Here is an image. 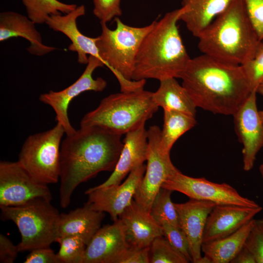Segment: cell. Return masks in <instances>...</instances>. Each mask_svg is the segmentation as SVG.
Wrapping results in <instances>:
<instances>
[{
	"label": "cell",
	"mask_w": 263,
	"mask_h": 263,
	"mask_svg": "<svg viewBox=\"0 0 263 263\" xmlns=\"http://www.w3.org/2000/svg\"><path fill=\"white\" fill-rule=\"evenodd\" d=\"M121 136L99 127L67 135L60 152L59 204L67 208L75 188L101 171H113L123 146Z\"/></svg>",
	"instance_id": "6da1fadb"
},
{
	"label": "cell",
	"mask_w": 263,
	"mask_h": 263,
	"mask_svg": "<svg viewBox=\"0 0 263 263\" xmlns=\"http://www.w3.org/2000/svg\"><path fill=\"white\" fill-rule=\"evenodd\" d=\"M180 78L196 107L215 114L233 115L252 92L241 65L203 54Z\"/></svg>",
	"instance_id": "7a4b0ae2"
},
{
	"label": "cell",
	"mask_w": 263,
	"mask_h": 263,
	"mask_svg": "<svg viewBox=\"0 0 263 263\" xmlns=\"http://www.w3.org/2000/svg\"><path fill=\"white\" fill-rule=\"evenodd\" d=\"M183 11L181 7L154 20L138 50L132 80L180 78L191 59L177 26Z\"/></svg>",
	"instance_id": "3957f363"
},
{
	"label": "cell",
	"mask_w": 263,
	"mask_h": 263,
	"mask_svg": "<svg viewBox=\"0 0 263 263\" xmlns=\"http://www.w3.org/2000/svg\"><path fill=\"white\" fill-rule=\"evenodd\" d=\"M198 38L203 54L238 65L252 58L263 41L243 0H233Z\"/></svg>",
	"instance_id": "277c9868"
},
{
	"label": "cell",
	"mask_w": 263,
	"mask_h": 263,
	"mask_svg": "<svg viewBox=\"0 0 263 263\" xmlns=\"http://www.w3.org/2000/svg\"><path fill=\"white\" fill-rule=\"evenodd\" d=\"M153 92L144 88L111 94L87 113L80 128L96 127L122 136L145 125L158 111Z\"/></svg>",
	"instance_id": "5b68a950"
},
{
	"label": "cell",
	"mask_w": 263,
	"mask_h": 263,
	"mask_svg": "<svg viewBox=\"0 0 263 263\" xmlns=\"http://www.w3.org/2000/svg\"><path fill=\"white\" fill-rule=\"evenodd\" d=\"M116 27L111 30L100 22L102 32L96 45L101 59L119 81L121 91L144 88L146 80H132L136 54L145 36L153 27L154 21L141 27L129 26L119 17L114 19Z\"/></svg>",
	"instance_id": "8992f818"
},
{
	"label": "cell",
	"mask_w": 263,
	"mask_h": 263,
	"mask_svg": "<svg viewBox=\"0 0 263 263\" xmlns=\"http://www.w3.org/2000/svg\"><path fill=\"white\" fill-rule=\"evenodd\" d=\"M0 208L2 218L13 222L19 229V252L50 247L57 242L60 214L51 201L36 198L22 205Z\"/></svg>",
	"instance_id": "52a82bcc"
},
{
	"label": "cell",
	"mask_w": 263,
	"mask_h": 263,
	"mask_svg": "<svg viewBox=\"0 0 263 263\" xmlns=\"http://www.w3.org/2000/svg\"><path fill=\"white\" fill-rule=\"evenodd\" d=\"M65 133L59 123L45 132L29 135L18 162L36 182L48 185L59 180L61 139Z\"/></svg>",
	"instance_id": "ba28073f"
},
{
	"label": "cell",
	"mask_w": 263,
	"mask_h": 263,
	"mask_svg": "<svg viewBox=\"0 0 263 263\" xmlns=\"http://www.w3.org/2000/svg\"><path fill=\"white\" fill-rule=\"evenodd\" d=\"M147 131L148 148L146 169L133 199L141 207L150 212L153 200L163 183L179 170L171 161L170 152L165 150L161 146L160 128L153 125Z\"/></svg>",
	"instance_id": "9c48e42d"
},
{
	"label": "cell",
	"mask_w": 263,
	"mask_h": 263,
	"mask_svg": "<svg viewBox=\"0 0 263 263\" xmlns=\"http://www.w3.org/2000/svg\"><path fill=\"white\" fill-rule=\"evenodd\" d=\"M161 188L180 192L190 199L210 201L216 205L250 207L260 206L253 200L242 196L235 188L226 183H216L204 178L189 177L179 170L168 177Z\"/></svg>",
	"instance_id": "30bf717a"
},
{
	"label": "cell",
	"mask_w": 263,
	"mask_h": 263,
	"mask_svg": "<svg viewBox=\"0 0 263 263\" xmlns=\"http://www.w3.org/2000/svg\"><path fill=\"white\" fill-rule=\"evenodd\" d=\"M104 64L98 58L89 56L86 67L80 76L69 87L60 91H50L40 95L39 100L49 105L56 114V123L63 127L66 135L73 134L75 130L71 125L68 114L71 101L86 91L102 92L107 86V82L102 77L93 78L94 71Z\"/></svg>",
	"instance_id": "8fae6325"
},
{
	"label": "cell",
	"mask_w": 263,
	"mask_h": 263,
	"mask_svg": "<svg viewBox=\"0 0 263 263\" xmlns=\"http://www.w3.org/2000/svg\"><path fill=\"white\" fill-rule=\"evenodd\" d=\"M36 198L51 201L48 185L35 182L18 161H0V207L18 206Z\"/></svg>",
	"instance_id": "7c38bea8"
},
{
	"label": "cell",
	"mask_w": 263,
	"mask_h": 263,
	"mask_svg": "<svg viewBox=\"0 0 263 263\" xmlns=\"http://www.w3.org/2000/svg\"><path fill=\"white\" fill-rule=\"evenodd\" d=\"M257 93L253 91L233 115L235 129L243 144V169L248 171L263 147V123L257 106Z\"/></svg>",
	"instance_id": "4fadbf2b"
},
{
	"label": "cell",
	"mask_w": 263,
	"mask_h": 263,
	"mask_svg": "<svg viewBox=\"0 0 263 263\" xmlns=\"http://www.w3.org/2000/svg\"><path fill=\"white\" fill-rule=\"evenodd\" d=\"M146 169L145 164L137 167L130 172L122 184L90 188L85 192L88 195L87 203L96 210L108 213L113 221L117 220L133 200Z\"/></svg>",
	"instance_id": "5bb4252c"
},
{
	"label": "cell",
	"mask_w": 263,
	"mask_h": 263,
	"mask_svg": "<svg viewBox=\"0 0 263 263\" xmlns=\"http://www.w3.org/2000/svg\"><path fill=\"white\" fill-rule=\"evenodd\" d=\"M180 227L188 240L192 262L204 263L201 256L203 236L207 218L214 203L190 199L184 203H174Z\"/></svg>",
	"instance_id": "9a60e30c"
},
{
	"label": "cell",
	"mask_w": 263,
	"mask_h": 263,
	"mask_svg": "<svg viewBox=\"0 0 263 263\" xmlns=\"http://www.w3.org/2000/svg\"><path fill=\"white\" fill-rule=\"evenodd\" d=\"M129 245L124 227L118 218L96 232L87 244L82 263H115Z\"/></svg>",
	"instance_id": "2e32d148"
},
{
	"label": "cell",
	"mask_w": 263,
	"mask_h": 263,
	"mask_svg": "<svg viewBox=\"0 0 263 263\" xmlns=\"http://www.w3.org/2000/svg\"><path fill=\"white\" fill-rule=\"evenodd\" d=\"M262 207H250L216 205L209 214L206 223L203 243L226 237L240 228L262 210Z\"/></svg>",
	"instance_id": "e0dca14e"
},
{
	"label": "cell",
	"mask_w": 263,
	"mask_h": 263,
	"mask_svg": "<svg viewBox=\"0 0 263 263\" xmlns=\"http://www.w3.org/2000/svg\"><path fill=\"white\" fill-rule=\"evenodd\" d=\"M85 14V6L81 5L64 15L50 16L45 22L50 28L62 33L70 39L72 43L68 49L77 53V61L81 64H87L88 55L95 56L102 61L96 45L97 37H87L81 33L77 28V19Z\"/></svg>",
	"instance_id": "ac0fdd59"
},
{
	"label": "cell",
	"mask_w": 263,
	"mask_h": 263,
	"mask_svg": "<svg viewBox=\"0 0 263 263\" xmlns=\"http://www.w3.org/2000/svg\"><path fill=\"white\" fill-rule=\"evenodd\" d=\"M123 143L120 157L112 173L104 182L94 188L121 184L128 174L147 160L148 139L145 125L125 134Z\"/></svg>",
	"instance_id": "d6986e66"
},
{
	"label": "cell",
	"mask_w": 263,
	"mask_h": 263,
	"mask_svg": "<svg viewBox=\"0 0 263 263\" xmlns=\"http://www.w3.org/2000/svg\"><path fill=\"white\" fill-rule=\"evenodd\" d=\"M119 219L123 225L126 240L130 245L150 246L156 237L163 235L161 225L150 212L134 200L125 209Z\"/></svg>",
	"instance_id": "ffe728a7"
},
{
	"label": "cell",
	"mask_w": 263,
	"mask_h": 263,
	"mask_svg": "<svg viewBox=\"0 0 263 263\" xmlns=\"http://www.w3.org/2000/svg\"><path fill=\"white\" fill-rule=\"evenodd\" d=\"M17 37L23 38L30 42L27 50L32 55L41 56L56 49L43 44L40 33L29 18L13 11L0 13V41Z\"/></svg>",
	"instance_id": "44dd1931"
},
{
	"label": "cell",
	"mask_w": 263,
	"mask_h": 263,
	"mask_svg": "<svg viewBox=\"0 0 263 263\" xmlns=\"http://www.w3.org/2000/svg\"><path fill=\"white\" fill-rule=\"evenodd\" d=\"M104 216L103 212L93 209L87 203L82 207L67 213H61L59 223V237L77 236L87 244L101 227Z\"/></svg>",
	"instance_id": "7402d4cb"
},
{
	"label": "cell",
	"mask_w": 263,
	"mask_h": 263,
	"mask_svg": "<svg viewBox=\"0 0 263 263\" xmlns=\"http://www.w3.org/2000/svg\"><path fill=\"white\" fill-rule=\"evenodd\" d=\"M233 0H182L183 11L179 20L198 38L210 23L224 12Z\"/></svg>",
	"instance_id": "603a6c76"
},
{
	"label": "cell",
	"mask_w": 263,
	"mask_h": 263,
	"mask_svg": "<svg viewBox=\"0 0 263 263\" xmlns=\"http://www.w3.org/2000/svg\"><path fill=\"white\" fill-rule=\"evenodd\" d=\"M254 223L252 219L226 237L203 243L201 250L207 263H230L244 247Z\"/></svg>",
	"instance_id": "cb8c5ba5"
},
{
	"label": "cell",
	"mask_w": 263,
	"mask_h": 263,
	"mask_svg": "<svg viewBox=\"0 0 263 263\" xmlns=\"http://www.w3.org/2000/svg\"><path fill=\"white\" fill-rule=\"evenodd\" d=\"M154 101L164 110H173L195 116L196 107L189 94L175 78L160 81V86L153 92Z\"/></svg>",
	"instance_id": "d4e9b609"
},
{
	"label": "cell",
	"mask_w": 263,
	"mask_h": 263,
	"mask_svg": "<svg viewBox=\"0 0 263 263\" xmlns=\"http://www.w3.org/2000/svg\"><path fill=\"white\" fill-rule=\"evenodd\" d=\"M195 116L173 110H164V123L160 133V143L167 151L185 132L193 128Z\"/></svg>",
	"instance_id": "484cf974"
},
{
	"label": "cell",
	"mask_w": 263,
	"mask_h": 263,
	"mask_svg": "<svg viewBox=\"0 0 263 263\" xmlns=\"http://www.w3.org/2000/svg\"><path fill=\"white\" fill-rule=\"evenodd\" d=\"M25 7L28 18L35 24L45 23L49 16L66 14L77 6L67 4L58 0H21Z\"/></svg>",
	"instance_id": "4316f807"
},
{
	"label": "cell",
	"mask_w": 263,
	"mask_h": 263,
	"mask_svg": "<svg viewBox=\"0 0 263 263\" xmlns=\"http://www.w3.org/2000/svg\"><path fill=\"white\" fill-rule=\"evenodd\" d=\"M172 192L161 188L153 200L150 212L159 224L164 220L180 227L178 213L171 199Z\"/></svg>",
	"instance_id": "83f0119b"
},
{
	"label": "cell",
	"mask_w": 263,
	"mask_h": 263,
	"mask_svg": "<svg viewBox=\"0 0 263 263\" xmlns=\"http://www.w3.org/2000/svg\"><path fill=\"white\" fill-rule=\"evenodd\" d=\"M150 263H188L189 261L163 235L151 243L150 250Z\"/></svg>",
	"instance_id": "f1b7e54d"
},
{
	"label": "cell",
	"mask_w": 263,
	"mask_h": 263,
	"mask_svg": "<svg viewBox=\"0 0 263 263\" xmlns=\"http://www.w3.org/2000/svg\"><path fill=\"white\" fill-rule=\"evenodd\" d=\"M59 249L56 253L60 263H82L87 244L80 237L66 235L58 238Z\"/></svg>",
	"instance_id": "f546056e"
},
{
	"label": "cell",
	"mask_w": 263,
	"mask_h": 263,
	"mask_svg": "<svg viewBox=\"0 0 263 263\" xmlns=\"http://www.w3.org/2000/svg\"><path fill=\"white\" fill-rule=\"evenodd\" d=\"M241 66L251 91L256 92L263 80V41L254 56Z\"/></svg>",
	"instance_id": "4dcf8cb0"
},
{
	"label": "cell",
	"mask_w": 263,
	"mask_h": 263,
	"mask_svg": "<svg viewBox=\"0 0 263 263\" xmlns=\"http://www.w3.org/2000/svg\"><path fill=\"white\" fill-rule=\"evenodd\" d=\"M160 225L162 228L163 236L189 262H192L188 240L182 228L164 220L162 221Z\"/></svg>",
	"instance_id": "1f68e13d"
},
{
	"label": "cell",
	"mask_w": 263,
	"mask_h": 263,
	"mask_svg": "<svg viewBox=\"0 0 263 263\" xmlns=\"http://www.w3.org/2000/svg\"><path fill=\"white\" fill-rule=\"evenodd\" d=\"M244 246L253 255L256 263H263V218L255 219Z\"/></svg>",
	"instance_id": "d6a6232c"
},
{
	"label": "cell",
	"mask_w": 263,
	"mask_h": 263,
	"mask_svg": "<svg viewBox=\"0 0 263 263\" xmlns=\"http://www.w3.org/2000/svg\"><path fill=\"white\" fill-rule=\"evenodd\" d=\"M94 5V15L100 22L107 24L113 18L122 15L121 0H93Z\"/></svg>",
	"instance_id": "836d02e7"
},
{
	"label": "cell",
	"mask_w": 263,
	"mask_h": 263,
	"mask_svg": "<svg viewBox=\"0 0 263 263\" xmlns=\"http://www.w3.org/2000/svg\"><path fill=\"white\" fill-rule=\"evenodd\" d=\"M150 246L140 247L129 245L115 263H150Z\"/></svg>",
	"instance_id": "e575fe53"
},
{
	"label": "cell",
	"mask_w": 263,
	"mask_h": 263,
	"mask_svg": "<svg viewBox=\"0 0 263 263\" xmlns=\"http://www.w3.org/2000/svg\"><path fill=\"white\" fill-rule=\"evenodd\" d=\"M249 17L263 40V0H243Z\"/></svg>",
	"instance_id": "d590c367"
},
{
	"label": "cell",
	"mask_w": 263,
	"mask_h": 263,
	"mask_svg": "<svg viewBox=\"0 0 263 263\" xmlns=\"http://www.w3.org/2000/svg\"><path fill=\"white\" fill-rule=\"evenodd\" d=\"M30 251L24 263H60L57 254L50 247L38 248Z\"/></svg>",
	"instance_id": "8d00e7d4"
},
{
	"label": "cell",
	"mask_w": 263,
	"mask_h": 263,
	"mask_svg": "<svg viewBox=\"0 0 263 263\" xmlns=\"http://www.w3.org/2000/svg\"><path fill=\"white\" fill-rule=\"evenodd\" d=\"M19 252L17 245L4 235L0 234V263H13Z\"/></svg>",
	"instance_id": "74e56055"
},
{
	"label": "cell",
	"mask_w": 263,
	"mask_h": 263,
	"mask_svg": "<svg viewBox=\"0 0 263 263\" xmlns=\"http://www.w3.org/2000/svg\"><path fill=\"white\" fill-rule=\"evenodd\" d=\"M230 263H256V262L251 253L244 246Z\"/></svg>",
	"instance_id": "f35d334b"
},
{
	"label": "cell",
	"mask_w": 263,
	"mask_h": 263,
	"mask_svg": "<svg viewBox=\"0 0 263 263\" xmlns=\"http://www.w3.org/2000/svg\"><path fill=\"white\" fill-rule=\"evenodd\" d=\"M257 94L263 96V80L260 83L256 90Z\"/></svg>",
	"instance_id": "ab89813d"
},
{
	"label": "cell",
	"mask_w": 263,
	"mask_h": 263,
	"mask_svg": "<svg viewBox=\"0 0 263 263\" xmlns=\"http://www.w3.org/2000/svg\"><path fill=\"white\" fill-rule=\"evenodd\" d=\"M259 171L261 173V176L263 179V162L259 167Z\"/></svg>",
	"instance_id": "60d3db41"
},
{
	"label": "cell",
	"mask_w": 263,
	"mask_h": 263,
	"mask_svg": "<svg viewBox=\"0 0 263 263\" xmlns=\"http://www.w3.org/2000/svg\"><path fill=\"white\" fill-rule=\"evenodd\" d=\"M259 114L261 119L263 123V110L262 111H259Z\"/></svg>",
	"instance_id": "b9f144b4"
},
{
	"label": "cell",
	"mask_w": 263,
	"mask_h": 263,
	"mask_svg": "<svg viewBox=\"0 0 263 263\" xmlns=\"http://www.w3.org/2000/svg\"></svg>",
	"instance_id": "7bdbcfd3"
}]
</instances>
